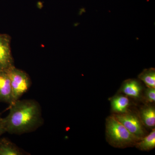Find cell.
I'll use <instances>...</instances> for the list:
<instances>
[{
    "mask_svg": "<svg viewBox=\"0 0 155 155\" xmlns=\"http://www.w3.org/2000/svg\"><path fill=\"white\" fill-rule=\"evenodd\" d=\"M6 132L21 135L35 131L44 123L41 108L35 100H17L10 105L8 116L2 118Z\"/></svg>",
    "mask_w": 155,
    "mask_h": 155,
    "instance_id": "1",
    "label": "cell"
},
{
    "mask_svg": "<svg viewBox=\"0 0 155 155\" xmlns=\"http://www.w3.org/2000/svg\"><path fill=\"white\" fill-rule=\"evenodd\" d=\"M106 135L111 146L121 148L136 144L141 139L129 132L114 115L106 119Z\"/></svg>",
    "mask_w": 155,
    "mask_h": 155,
    "instance_id": "2",
    "label": "cell"
},
{
    "mask_svg": "<svg viewBox=\"0 0 155 155\" xmlns=\"http://www.w3.org/2000/svg\"><path fill=\"white\" fill-rule=\"evenodd\" d=\"M11 80L14 102L20 97L30 88L31 80L25 71L14 67L8 72Z\"/></svg>",
    "mask_w": 155,
    "mask_h": 155,
    "instance_id": "3",
    "label": "cell"
},
{
    "mask_svg": "<svg viewBox=\"0 0 155 155\" xmlns=\"http://www.w3.org/2000/svg\"><path fill=\"white\" fill-rule=\"evenodd\" d=\"M11 39L8 35L0 34V72H8L15 67L11 53Z\"/></svg>",
    "mask_w": 155,
    "mask_h": 155,
    "instance_id": "4",
    "label": "cell"
},
{
    "mask_svg": "<svg viewBox=\"0 0 155 155\" xmlns=\"http://www.w3.org/2000/svg\"><path fill=\"white\" fill-rule=\"evenodd\" d=\"M113 115L133 135L140 139L144 136V130L141 121L136 115L129 112Z\"/></svg>",
    "mask_w": 155,
    "mask_h": 155,
    "instance_id": "5",
    "label": "cell"
},
{
    "mask_svg": "<svg viewBox=\"0 0 155 155\" xmlns=\"http://www.w3.org/2000/svg\"><path fill=\"white\" fill-rule=\"evenodd\" d=\"M0 102L12 104L14 102L11 80L8 72H0Z\"/></svg>",
    "mask_w": 155,
    "mask_h": 155,
    "instance_id": "6",
    "label": "cell"
},
{
    "mask_svg": "<svg viewBox=\"0 0 155 155\" xmlns=\"http://www.w3.org/2000/svg\"><path fill=\"white\" fill-rule=\"evenodd\" d=\"M28 153L21 149L8 139H0V155H25Z\"/></svg>",
    "mask_w": 155,
    "mask_h": 155,
    "instance_id": "7",
    "label": "cell"
},
{
    "mask_svg": "<svg viewBox=\"0 0 155 155\" xmlns=\"http://www.w3.org/2000/svg\"><path fill=\"white\" fill-rule=\"evenodd\" d=\"M121 91L127 96L137 98L140 96L142 87L138 81L134 79H128L123 83Z\"/></svg>",
    "mask_w": 155,
    "mask_h": 155,
    "instance_id": "8",
    "label": "cell"
},
{
    "mask_svg": "<svg viewBox=\"0 0 155 155\" xmlns=\"http://www.w3.org/2000/svg\"><path fill=\"white\" fill-rule=\"evenodd\" d=\"M130 101L126 96L119 95L116 96L111 101V109L117 114H124L128 112Z\"/></svg>",
    "mask_w": 155,
    "mask_h": 155,
    "instance_id": "9",
    "label": "cell"
},
{
    "mask_svg": "<svg viewBox=\"0 0 155 155\" xmlns=\"http://www.w3.org/2000/svg\"><path fill=\"white\" fill-rule=\"evenodd\" d=\"M141 122L146 126L153 127L155 125V108L152 106H147L142 109L140 113Z\"/></svg>",
    "mask_w": 155,
    "mask_h": 155,
    "instance_id": "10",
    "label": "cell"
},
{
    "mask_svg": "<svg viewBox=\"0 0 155 155\" xmlns=\"http://www.w3.org/2000/svg\"><path fill=\"white\" fill-rule=\"evenodd\" d=\"M140 141L136 143L137 147L139 149L143 151L150 150L154 148L155 147V129L147 136L143 137Z\"/></svg>",
    "mask_w": 155,
    "mask_h": 155,
    "instance_id": "11",
    "label": "cell"
},
{
    "mask_svg": "<svg viewBox=\"0 0 155 155\" xmlns=\"http://www.w3.org/2000/svg\"><path fill=\"white\" fill-rule=\"evenodd\" d=\"M138 78L142 81L149 87L155 88V69L151 68L145 69L138 75Z\"/></svg>",
    "mask_w": 155,
    "mask_h": 155,
    "instance_id": "12",
    "label": "cell"
},
{
    "mask_svg": "<svg viewBox=\"0 0 155 155\" xmlns=\"http://www.w3.org/2000/svg\"><path fill=\"white\" fill-rule=\"evenodd\" d=\"M146 99L149 102H154L155 101V88L149 87L145 94Z\"/></svg>",
    "mask_w": 155,
    "mask_h": 155,
    "instance_id": "13",
    "label": "cell"
},
{
    "mask_svg": "<svg viewBox=\"0 0 155 155\" xmlns=\"http://www.w3.org/2000/svg\"><path fill=\"white\" fill-rule=\"evenodd\" d=\"M6 133L2 118H0V137L4 134Z\"/></svg>",
    "mask_w": 155,
    "mask_h": 155,
    "instance_id": "14",
    "label": "cell"
},
{
    "mask_svg": "<svg viewBox=\"0 0 155 155\" xmlns=\"http://www.w3.org/2000/svg\"><path fill=\"white\" fill-rule=\"evenodd\" d=\"M0 118H1V117H0Z\"/></svg>",
    "mask_w": 155,
    "mask_h": 155,
    "instance_id": "15",
    "label": "cell"
}]
</instances>
